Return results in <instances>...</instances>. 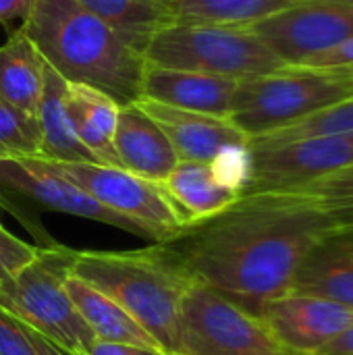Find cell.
Masks as SVG:
<instances>
[{"mask_svg":"<svg viewBox=\"0 0 353 355\" xmlns=\"http://www.w3.org/2000/svg\"><path fill=\"white\" fill-rule=\"evenodd\" d=\"M339 229L304 191H246L158 245L193 283L258 316L266 302L291 291L306 256Z\"/></svg>","mask_w":353,"mask_h":355,"instance_id":"6da1fadb","label":"cell"},{"mask_svg":"<svg viewBox=\"0 0 353 355\" xmlns=\"http://www.w3.org/2000/svg\"><path fill=\"white\" fill-rule=\"evenodd\" d=\"M21 29L64 81L100 89L119 106L141 98L144 54L75 0H37Z\"/></svg>","mask_w":353,"mask_h":355,"instance_id":"7a4b0ae2","label":"cell"},{"mask_svg":"<svg viewBox=\"0 0 353 355\" xmlns=\"http://www.w3.org/2000/svg\"><path fill=\"white\" fill-rule=\"evenodd\" d=\"M69 272L114 300L164 352L177 354L181 310L193 281L162 250L75 252Z\"/></svg>","mask_w":353,"mask_h":355,"instance_id":"3957f363","label":"cell"},{"mask_svg":"<svg viewBox=\"0 0 353 355\" xmlns=\"http://www.w3.org/2000/svg\"><path fill=\"white\" fill-rule=\"evenodd\" d=\"M353 98V69H283L237 83L229 121L248 139L302 123Z\"/></svg>","mask_w":353,"mask_h":355,"instance_id":"277c9868","label":"cell"},{"mask_svg":"<svg viewBox=\"0 0 353 355\" xmlns=\"http://www.w3.org/2000/svg\"><path fill=\"white\" fill-rule=\"evenodd\" d=\"M73 250L42 248L40 256L12 279L0 283V308L37 331L67 355H83L96 335L73 306L64 279Z\"/></svg>","mask_w":353,"mask_h":355,"instance_id":"5b68a950","label":"cell"},{"mask_svg":"<svg viewBox=\"0 0 353 355\" xmlns=\"http://www.w3.org/2000/svg\"><path fill=\"white\" fill-rule=\"evenodd\" d=\"M144 58L150 64L218 75L235 81L289 69L252 31L231 25L175 23L150 40Z\"/></svg>","mask_w":353,"mask_h":355,"instance_id":"8992f818","label":"cell"},{"mask_svg":"<svg viewBox=\"0 0 353 355\" xmlns=\"http://www.w3.org/2000/svg\"><path fill=\"white\" fill-rule=\"evenodd\" d=\"M175 355H291L252 312L193 283L181 310Z\"/></svg>","mask_w":353,"mask_h":355,"instance_id":"52a82bcc","label":"cell"},{"mask_svg":"<svg viewBox=\"0 0 353 355\" xmlns=\"http://www.w3.org/2000/svg\"><path fill=\"white\" fill-rule=\"evenodd\" d=\"M40 162L52 173L75 183L98 204L148 229L156 243L183 229V223L164 196L160 183L146 181L119 166L96 162H58L46 158H40Z\"/></svg>","mask_w":353,"mask_h":355,"instance_id":"ba28073f","label":"cell"},{"mask_svg":"<svg viewBox=\"0 0 353 355\" xmlns=\"http://www.w3.org/2000/svg\"><path fill=\"white\" fill-rule=\"evenodd\" d=\"M353 164V133L250 144L246 191H298Z\"/></svg>","mask_w":353,"mask_h":355,"instance_id":"9c48e42d","label":"cell"},{"mask_svg":"<svg viewBox=\"0 0 353 355\" xmlns=\"http://www.w3.org/2000/svg\"><path fill=\"white\" fill-rule=\"evenodd\" d=\"M287 67L300 69L308 58L353 37V4L341 0H304L266 19L246 25Z\"/></svg>","mask_w":353,"mask_h":355,"instance_id":"30bf717a","label":"cell"},{"mask_svg":"<svg viewBox=\"0 0 353 355\" xmlns=\"http://www.w3.org/2000/svg\"><path fill=\"white\" fill-rule=\"evenodd\" d=\"M258 318L291 355H320L353 324L352 310L298 291L266 302Z\"/></svg>","mask_w":353,"mask_h":355,"instance_id":"8fae6325","label":"cell"},{"mask_svg":"<svg viewBox=\"0 0 353 355\" xmlns=\"http://www.w3.org/2000/svg\"><path fill=\"white\" fill-rule=\"evenodd\" d=\"M0 191L19 193L46 210L89 218L144 239H154L141 225L108 210L75 183L46 168L40 158H0Z\"/></svg>","mask_w":353,"mask_h":355,"instance_id":"7c38bea8","label":"cell"},{"mask_svg":"<svg viewBox=\"0 0 353 355\" xmlns=\"http://www.w3.org/2000/svg\"><path fill=\"white\" fill-rule=\"evenodd\" d=\"M169 137L175 154L183 162H208L233 148L250 146V139L229 119L166 106L148 98L135 102Z\"/></svg>","mask_w":353,"mask_h":355,"instance_id":"4fadbf2b","label":"cell"},{"mask_svg":"<svg viewBox=\"0 0 353 355\" xmlns=\"http://www.w3.org/2000/svg\"><path fill=\"white\" fill-rule=\"evenodd\" d=\"M237 83L239 81L229 77L166 69L146 62L141 98L183 110L229 119Z\"/></svg>","mask_w":353,"mask_h":355,"instance_id":"5bb4252c","label":"cell"},{"mask_svg":"<svg viewBox=\"0 0 353 355\" xmlns=\"http://www.w3.org/2000/svg\"><path fill=\"white\" fill-rule=\"evenodd\" d=\"M112 146L121 168L152 183H162L179 164L169 137L137 104L119 106Z\"/></svg>","mask_w":353,"mask_h":355,"instance_id":"9a60e30c","label":"cell"},{"mask_svg":"<svg viewBox=\"0 0 353 355\" xmlns=\"http://www.w3.org/2000/svg\"><path fill=\"white\" fill-rule=\"evenodd\" d=\"M291 291L318 295L353 312V229L335 231L306 256Z\"/></svg>","mask_w":353,"mask_h":355,"instance_id":"2e32d148","label":"cell"},{"mask_svg":"<svg viewBox=\"0 0 353 355\" xmlns=\"http://www.w3.org/2000/svg\"><path fill=\"white\" fill-rule=\"evenodd\" d=\"M183 227L206 220L229 208L241 191L229 187L208 162H183L160 183Z\"/></svg>","mask_w":353,"mask_h":355,"instance_id":"e0dca14e","label":"cell"},{"mask_svg":"<svg viewBox=\"0 0 353 355\" xmlns=\"http://www.w3.org/2000/svg\"><path fill=\"white\" fill-rule=\"evenodd\" d=\"M67 110L77 139L92 152L98 164L121 168L112 146L119 104L100 89L67 81Z\"/></svg>","mask_w":353,"mask_h":355,"instance_id":"ac0fdd59","label":"cell"},{"mask_svg":"<svg viewBox=\"0 0 353 355\" xmlns=\"http://www.w3.org/2000/svg\"><path fill=\"white\" fill-rule=\"evenodd\" d=\"M37 123L42 131L40 156L58 162H96L92 152L77 139L69 110H67V81L50 67L44 69V89L37 108Z\"/></svg>","mask_w":353,"mask_h":355,"instance_id":"d6986e66","label":"cell"},{"mask_svg":"<svg viewBox=\"0 0 353 355\" xmlns=\"http://www.w3.org/2000/svg\"><path fill=\"white\" fill-rule=\"evenodd\" d=\"M46 60L33 42L17 29L0 46V98L25 114L37 116Z\"/></svg>","mask_w":353,"mask_h":355,"instance_id":"ffe728a7","label":"cell"},{"mask_svg":"<svg viewBox=\"0 0 353 355\" xmlns=\"http://www.w3.org/2000/svg\"><path fill=\"white\" fill-rule=\"evenodd\" d=\"M64 289L96 339L141 347H160L114 300H110L89 283L69 272L64 279Z\"/></svg>","mask_w":353,"mask_h":355,"instance_id":"44dd1931","label":"cell"},{"mask_svg":"<svg viewBox=\"0 0 353 355\" xmlns=\"http://www.w3.org/2000/svg\"><path fill=\"white\" fill-rule=\"evenodd\" d=\"M108 27H112L129 46L146 52L150 40L175 25L173 0H75Z\"/></svg>","mask_w":353,"mask_h":355,"instance_id":"7402d4cb","label":"cell"},{"mask_svg":"<svg viewBox=\"0 0 353 355\" xmlns=\"http://www.w3.org/2000/svg\"><path fill=\"white\" fill-rule=\"evenodd\" d=\"M304 0H173L175 23L246 27Z\"/></svg>","mask_w":353,"mask_h":355,"instance_id":"603a6c76","label":"cell"},{"mask_svg":"<svg viewBox=\"0 0 353 355\" xmlns=\"http://www.w3.org/2000/svg\"><path fill=\"white\" fill-rule=\"evenodd\" d=\"M42 150L37 116L25 114L0 98V158H33Z\"/></svg>","mask_w":353,"mask_h":355,"instance_id":"cb8c5ba5","label":"cell"},{"mask_svg":"<svg viewBox=\"0 0 353 355\" xmlns=\"http://www.w3.org/2000/svg\"><path fill=\"white\" fill-rule=\"evenodd\" d=\"M333 133H353V98L337 104L329 110H322L302 123L291 127L266 133L262 137L250 139V144H283L291 139H304L314 135H333Z\"/></svg>","mask_w":353,"mask_h":355,"instance_id":"d4e9b609","label":"cell"},{"mask_svg":"<svg viewBox=\"0 0 353 355\" xmlns=\"http://www.w3.org/2000/svg\"><path fill=\"white\" fill-rule=\"evenodd\" d=\"M298 191L314 198L341 227L353 229V164Z\"/></svg>","mask_w":353,"mask_h":355,"instance_id":"484cf974","label":"cell"},{"mask_svg":"<svg viewBox=\"0 0 353 355\" xmlns=\"http://www.w3.org/2000/svg\"><path fill=\"white\" fill-rule=\"evenodd\" d=\"M0 355H67L15 314L0 308Z\"/></svg>","mask_w":353,"mask_h":355,"instance_id":"4316f807","label":"cell"},{"mask_svg":"<svg viewBox=\"0 0 353 355\" xmlns=\"http://www.w3.org/2000/svg\"><path fill=\"white\" fill-rule=\"evenodd\" d=\"M40 252L42 248L25 243L0 225V283L27 268L40 256Z\"/></svg>","mask_w":353,"mask_h":355,"instance_id":"83f0119b","label":"cell"},{"mask_svg":"<svg viewBox=\"0 0 353 355\" xmlns=\"http://www.w3.org/2000/svg\"><path fill=\"white\" fill-rule=\"evenodd\" d=\"M300 69H312V71H345L353 69V37L341 42L339 46L325 50L312 58H308Z\"/></svg>","mask_w":353,"mask_h":355,"instance_id":"f1b7e54d","label":"cell"},{"mask_svg":"<svg viewBox=\"0 0 353 355\" xmlns=\"http://www.w3.org/2000/svg\"><path fill=\"white\" fill-rule=\"evenodd\" d=\"M83 355H169L160 347H141L131 343H112L96 339Z\"/></svg>","mask_w":353,"mask_h":355,"instance_id":"f546056e","label":"cell"},{"mask_svg":"<svg viewBox=\"0 0 353 355\" xmlns=\"http://www.w3.org/2000/svg\"><path fill=\"white\" fill-rule=\"evenodd\" d=\"M37 0H0V23L27 19Z\"/></svg>","mask_w":353,"mask_h":355,"instance_id":"4dcf8cb0","label":"cell"},{"mask_svg":"<svg viewBox=\"0 0 353 355\" xmlns=\"http://www.w3.org/2000/svg\"><path fill=\"white\" fill-rule=\"evenodd\" d=\"M320 355H353V324Z\"/></svg>","mask_w":353,"mask_h":355,"instance_id":"1f68e13d","label":"cell"},{"mask_svg":"<svg viewBox=\"0 0 353 355\" xmlns=\"http://www.w3.org/2000/svg\"><path fill=\"white\" fill-rule=\"evenodd\" d=\"M341 2H350V4H353V0H341Z\"/></svg>","mask_w":353,"mask_h":355,"instance_id":"d6a6232c","label":"cell"}]
</instances>
